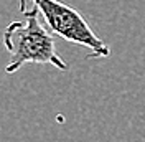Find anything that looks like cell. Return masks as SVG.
I'll list each match as a JSON object with an SVG mask.
<instances>
[{
    "label": "cell",
    "instance_id": "1",
    "mask_svg": "<svg viewBox=\"0 0 145 142\" xmlns=\"http://www.w3.org/2000/svg\"><path fill=\"white\" fill-rule=\"evenodd\" d=\"M20 12L25 22H10L3 32V45L10 55L5 73L13 74L28 63L51 64L58 70H68V63L56 53L53 35L38 20L40 10L30 7Z\"/></svg>",
    "mask_w": 145,
    "mask_h": 142
},
{
    "label": "cell",
    "instance_id": "2",
    "mask_svg": "<svg viewBox=\"0 0 145 142\" xmlns=\"http://www.w3.org/2000/svg\"><path fill=\"white\" fill-rule=\"evenodd\" d=\"M28 7H36L40 10V15L45 18L46 25L53 30V33L69 43L88 48L91 55L86 56V60L107 58L110 55V46L96 35L86 18L71 5H66L59 0H20V10Z\"/></svg>",
    "mask_w": 145,
    "mask_h": 142
}]
</instances>
